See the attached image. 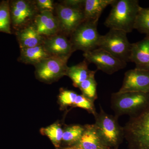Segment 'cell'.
I'll return each instance as SVG.
<instances>
[{
    "mask_svg": "<svg viewBox=\"0 0 149 149\" xmlns=\"http://www.w3.org/2000/svg\"><path fill=\"white\" fill-rule=\"evenodd\" d=\"M109 15L105 21V26L110 29H116L130 33L134 25L141 7L137 0H115L111 5Z\"/></svg>",
    "mask_w": 149,
    "mask_h": 149,
    "instance_id": "obj_1",
    "label": "cell"
},
{
    "mask_svg": "<svg viewBox=\"0 0 149 149\" xmlns=\"http://www.w3.org/2000/svg\"><path fill=\"white\" fill-rule=\"evenodd\" d=\"M123 128L130 149H149V107L130 117Z\"/></svg>",
    "mask_w": 149,
    "mask_h": 149,
    "instance_id": "obj_2",
    "label": "cell"
},
{
    "mask_svg": "<svg viewBox=\"0 0 149 149\" xmlns=\"http://www.w3.org/2000/svg\"><path fill=\"white\" fill-rule=\"evenodd\" d=\"M95 128L103 146L108 149L116 147L124 139L123 127L118 122V117L107 113L101 106L96 113Z\"/></svg>",
    "mask_w": 149,
    "mask_h": 149,
    "instance_id": "obj_3",
    "label": "cell"
},
{
    "mask_svg": "<svg viewBox=\"0 0 149 149\" xmlns=\"http://www.w3.org/2000/svg\"><path fill=\"white\" fill-rule=\"evenodd\" d=\"M148 107L149 93L117 92L111 95V108L118 118L124 115L134 116Z\"/></svg>",
    "mask_w": 149,
    "mask_h": 149,
    "instance_id": "obj_4",
    "label": "cell"
},
{
    "mask_svg": "<svg viewBox=\"0 0 149 149\" xmlns=\"http://www.w3.org/2000/svg\"><path fill=\"white\" fill-rule=\"evenodd\" d=\"M131 46L127 33L116 29H110L106 35H101L98 43V48L107 51L126 63L130 62Z\"/></svg>",
    "mask_w": 149,
    "mask_h": 149,
    "instance_id": "obj_5",
    "label": "cell"
},
{
    "mask_svg": "<svg viewBox=\"0 0 149 149\" xmlns=\"http://www.w3.org/2000/svg\"><path fill=\"white\" fill-rule=\"evenodd\" d=\"M98 22L85 21L71 34L70 41L74 51L80 50L85 53L98 48L101 36L97 28Z\"/></svg>",
    "mask_w": 149,
    "mask_h": 149,
    "instance_id": "obj_6",
    "label": "cell"
},
{
    "mask_svg": "<svg viewBox=\"0 0 149 149\" xmlns=\"http://www.w3.org/2000/svg\"><path fill=\"white\" fill-rule=\"evenodd\" d=\"M11 24L17 30L31 24L38 13L35 3L26 0H15L10 2Z\"/></svg>",
    "mask_w": 149,
    "mask_h": 149,
    "instance_id": "obj_7",
    "label": "cell"
},
{
    "mask_svg": "<svg viewBox=\"0 0 149 149\" xmlns=\"http://www.w3.org/2000/svg\"><path fill=\"white\" fill-rule=\"evenodd\" d=\"M68 59L51 56L35 65L37 77L44 82L54 81L66 75Z\"/></svg>",
    "mask_w": 149,
    "mask_h": 149,
    "instance_id": "obj_8",
    "label": "cell"
},
{
    "mask_svg": "<svg viewBox=\"0 0 149 149\" xmlns=\"http://www.w3.org/2000/svg\"><path fill=\"white\" fill-rule=\"evenodd\" d=\"M83 55L88 63H94L98 70L109 74L123 69L127 65V63L118 59L100 48L84 53Z\"/></svg>",
    "mask_w": 149,
    "mask_h": 149,
    "instance_id": "obj_9",
    "label": "cell"
},
{
    "mask_svg": "<svg viewBox=\"0 0 149 149\" xmlns=\"http://www.w3.org/2000/svg\"><path fill=\"white\" fill-rule=\"evenodd\" d=\"M57 17L60 30L65 35H71L85 21L83 9L74 8L59 4L56 6Z\"/></svg>",
    "mask_w": 149,
    "mask_h": 149,
    "instance_id": "obj_10",
    "label": "cell"
},
{
    "mask_svg": "<svg viewBox=\"0 0 149 149\" xmlns=\"http://www.w3.org/2000/svg\"><path fill=\"white\" fill-rule=\"evenodd\" d=\"M118 93H149V71L135 68L125 72Z\"/></svg>",
    "mask_w": 149,
    "mask_h": 149,
    "instance_id": "obj_11",
    "label": "cell"
},
{
    "mask_svg": "<svg viewBox=\"0 0 149 149\" xmlns=\"http://www.w3.org/2000/svg\"><path fill=\"white\" fill-rule=\"evenodd\" d=\"M43 45L51 56L68 59L74 52L70 40L65 35L57 34L45 38Z\"/></svg>",
    "mask_w": 149,
    "mask_h": 149,
    "instance_id": "obj_12",
    "label": "cell"
},
{
    "mask_svg": "<svg viewBox=\"0 0 149 149\" xmlns=\"http://www.w3.org/2000/svg\"><path fill=\"white\" fill-rule=\"evenodd\" d=\"M33 24L38 33L44 37L54 36L60 31L57 17L50 11L40 12L35 17Z\"/></svg>",
    "mask_w": 149,
    "mask_h": 149,
    "instance_id": "obj_13",
    "label": "cell"
},
{
    "mask_svg": "<svg viewBox=\"0 0 149 149\" xmlns=\"http://www.w3.org/2000/svg\"><path fill=\"white\" fill-rule=\"evenodd\" d=\"M135 63L136 68L149 71V38L132 44L130 62Z\"/></svg>",
    "mask_w": 149,
    "mask_h": 149,
    "instance_id": "obj_14",
    "label": "cell"
},
{
    "mask_svg": "<svg viewBox=\"0 0 149 149\" xmlns=\"http://www.w3.org/2000/svg\"><path fill=\"white\" fill-rule=\"evenodd\" d=\"M16 35L20 49L42 45L45 39L38 33L33 23L17 30Z\"/></svg>",
    "mask_w": 149,
    "mask_h": 149,
    "instance_id": "obj_15",
    "label": "cell"
},
{
    "mask_svg": "<svg viewBox=\"0 0 149 149\" xmlns=\"http://www.w3.org/2000/svg\"><path fill=\"white\" fill-rule=\"evenodd\" d=\"M115 0H85L83 11L85 21L98 22L104 10Z\"/></svg>",
    "mask_w": 149,
    "mask_h": 149,
    "instance_id": "obj_16",
    "label": "cell"
},
{
    "mask_svg": "<svg viewBox=\"0 0 149 149\" xmlns=\"http://www.w3.org/2000/svg\"><path fill=\"white\" fill-rule=\"evenodd\" d=\"M50 56L42 44L32 47L20 49L19 59L23 63L35 65Z\"/></svg>",
    "mask_w": 149,
    "mask_h": 149,
    "instance_id": "obj_17",
    "label": "cell"
},
{
    "mask_svg": "<svg viewBox=\"0 0 149 149\" xmlns=\"http://www.w3.org/2000/svg\"><path fill=\"white\" fill-rule=\"evenodd\" d=\"M84 128L82 137L75 146L77 148L80 149H100L105 148L94 124L85 125Z\"/></svg>",
    "mask_w": 149,
    "mask_h": 149,
    "instance_id": "obj_18",
    "label": "cell"
},
{
    "mask_svg": "<svg viewBox=\"0 0 149 149\" xmlns=\"http://www.w3.org/2000/svg\"><path fill=\"white\" fill-rule=\"evenodd\" d=\"M88 62L85 60L79 64L70 67L68 68L66 75L71 79L73 85L78 87L80 83L97 71L90 70L88 68Z\"/></svg>",
    "mask_w": 149,
    "mask_h": 149,
    "instance_id": "obj_19",
    "label": "cell"
},
{
    "mask_svg": "<svg viewBox=\"0 0 149 149\" xmlns=\"http://www.w3.org/2000/svg\"><path fill=\"white\" fill-rule=\"evenodd\" d=\"M10 1H3L0 3V32L11 34Z\"/></svg>",
    "mask_w": 149,
    "mask_h": 149,
    "instance_id": "obj_20",
    "label": "cell"
},
{
    "mask_svg": "<svg viewBox=\"0 0 149 149\" xmlns=\"http://www.w3.org/2000/svg\"><path fill=\"white\" fill-rule=\"evenodd\" d=\"M95 73L96 72L91 74L77 87L80 89L83 95L93 102L97 98V84L95 77Z\"/></svg>",
    "mask_w": 149,
    "mask_h": 149,
    "instance_id": "obj_21",
    "label": "cell"
},
{
    "mask_svg": "<svg viewBox=\"0 0 149 149\" xmlns=\"http://www.w3.org/2000/svg\"><path fill=\"white\" fill-rule=\"evenodd\" d=\"M134 29L149 37V7H141L136 17Z\"/></svg>",
    "mask_w": 149,
    "mask_h": 149,
    "instance_id": "obj_22",
    "label": "cell"
},
{
    "mask_svg": "<svg viewBox=\"0 0 149 149\" xmlns=\"http://www.w3.org/2000/svg\"><path fill=\"white\" fill-rule=\"evenodd\" d=\"M84 126L72 125L63 130L62 140L69 144L77 143L81 139L84 132Z\"/></svg>",
    "mask_w": 149,
    "mask_h": 149,
    "instance_id": "obj_23",
    "label": "cell"
},
{
    "mask_svg": "<svg viewBox=\"0 0 149 149\" xmlns=\"http://www.w3.org/2000/svg\"><path fill=\"white\" fill-rule=\"evenodd\" d=\"M43 132L56 146H58L62 140L63 130L60 125L55 123L43 129Z\"/></svg>",
    "mask_w": 149,
    "mask_h": 149,
    "instance_id": "obj_24",
    "label": "cell"
},
{
    "mask_svg": "<svg viewBox=\"0 0 149 149\" xmlns=\"http://www.w3.org/2000/svg\"><path fill=\"white\" fill-rule=\"evenodd\" d=\"M94 102L83 95H78L75 99L73 107H77L86 110L90 113L95 116L97 112L94 106Z\"/></svg>",
    "mask_w": 149,
    "mask_h": 149,
    "instance_id": "obj_25",
    "label": "cell"
},
{
    "mask_svg": "<svg viewBox=\"0 0 149 149\" xmlns=\"http://www.w3.org/2000/svg\"><path fill=\"white\" fill-rule=\"evenodd\" d=\"M77 95L74 91L63 90L59 95V100L63 106H73Z\"/></svg>",
    "mask_w": 149,
    "mask_h": 149,
    "instance_id": "obj_26",
    "label": "cell"
},
{
    "mask_svg": "<svg viewBox=\"0 0 149 149\" xmlns=\"http://www.w3.org/2000/svg\"><path fill=\"white\" fill-rule=\"evenodd\" d=\"M38 10L52 11L54 9V1L52 0H37L35 2Z\"/></svg>",
    "mask_w": 149,
    "mask_h": 149,
    "instance_id": "obj_27",
    "label": "cell"
},
{
    "mask_svg": "<svg viewBox=\"0 0 149 149\" xmlns=\"http://www.w3.org/2000/svg\"><path fill=\"white\" fill-rule=\"evenodd\" d=\"M85 0H65L63 1V4L70 7L83 9Z\"/></svg>",
    "mask_w": 149,
    "mask_h": 149,
    "instance_id": "obj_28",
    "label": "cell"
},
{
    "mask_svg": "<svg viewBox=\"0 0 149 149\" xmlns=\"http://www.w3.org/2000/svg\"><path fill=\"white\" fill-rule=\"evenodd\" d=\"M64 149H80L78 148H77L76 146H72L71 147H70V148H66Z\"/></svg>",
    "mask_w": 149,
    "mask_h": 149,
    "instance_id": "obj_29",
    "label": "cell"
},
{
    "mask_svg": "<svg viewBox=\"0 0 149 149\" xmlns=\"http://www.w3.org/2000/svg\"><path fill=\"white\" fill-rule=\"evenodd\" d=\"M100 149H107L106 148H102Z\"/></svg>",
    "mask_w": 149,
    "mask_h": 149,
    "instance_id": "obj_30",
    "label": "cell"
},
{
    "mask_svg": "<svg viewBox=\"0 0 149 149\" xmlns=\"http://www.w3.org/2000/svg\"><path fill=\"white\" fill-rule=\"evenodd\" d=\"M146 37H147V36H146ZM148 37V38H149V37Z\"/></svg>",
    "mask_w": 149,
    "mask_h": 149,
    "instance_id": "obj_31",
    "label": "cell"
}]
</instances>
